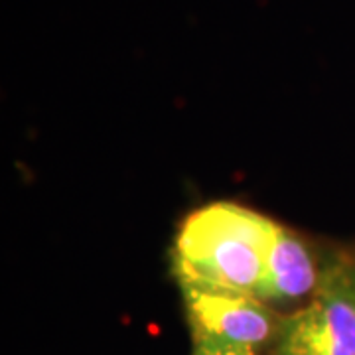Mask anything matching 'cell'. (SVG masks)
<instances>
[{
    "label": "cell",
    "instance_id": "cell-1",
    "mask_svg": "<svg viewBox=\"0 0 355 355\" xmlns=\"http://www.w3.org/2000/svg\"><path fill=\"white\" fill-rule=\"evenodd\" d=\"M275 227L277 221L239 203L216 202L191 211L172 247L178 284L254 296Z\"/></svg>",
    "mask_w": 355,
    "mask_h": 355
},
{
    "label": "cell",
    "instance_id": "cell-2",
    "mask_svg": "<svg viewBox=\"0 0 355 355\" xmlns=\"http://www.w3.org/2000/svg\"><path fill=\"white\" fill-rule=\"evenodd\" d=\"M345 254H330L316 294L284 316L270 355H355V294Z\"/></svg>",
    "mask_w": 355,
    "mask_h": 355
},
{
    "label": "cell",
    "instance_id": "cell-3",
    "mask_svg": "<svg viewBox=\"0 0 355 355\" xmlns=\"http://www.w3.org/2000/svg\"><path fill=\"white\" fill-rule=\"evenodd\" d=\"M193 342L272 349L284 316L251 294L180 286Z\"/></svg>",
    "mask_w": 355,
    "mask_h": 355
},
{
    "label": "cell",
    "instance_id": "cell-4",
    "mask_svg": "<svg viewBox=\"0 0 355 355\" xmlns=\"http://www.w3.org/2000/svg\"><path fill=\"white\" fill-rule=\"evenodd\" d=\"M328 259H320L294 231L277 223L254 296L272 308L304 306L320 288Z\"/></svg>",
    "mask_w": 355,
    "mask_h": 355
},
{
    "label": "cell",
    "instance_id": "cell-5",
    "mask_svg": "<svg viewBox=\"0 0 355 355\" xmlns=\"http://www.w3.org/2000/svg\"><path fill=\"white\" fill-rule=\"evenodd\" d=\"M191 355H261V352L251 347H237V345H223V343L193 342Z\"/></svg>",
    "mask_w": 355,
    "mask_h": 355
},
{
    "label": "cell",
    "instance_id": "cell-6",
    "mask_svg": "<svg viewBox=\"0 0 355 355\" xmlns=\"http://www.w3.org/2000/svg\"><path fill=\"white\" fill-rule=\"evenodd\" d=\"M347 275H349V284H352V291L355 294V259L349 257V261H347Z\"/></svg>",
    "mask_w": 355,
    "mask_h": 355
}]
</instances>
